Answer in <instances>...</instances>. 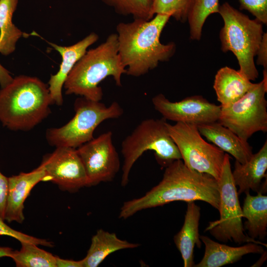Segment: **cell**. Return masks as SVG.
<instances>
[{
    "instance_id": "cell-1",
    "label": "cell",
    "mask_w": 267,
    "mask_h": 267,
    "mask_svg": "<svg viewBox=\"0 0 267 267\" xmlns=\"http://www.w3.org/2000/svg\"><path fill=\"white\" fill-rule=\"evenodd\" d=\"M178 201H202L219 210V181L208 174L190 169L181 159L175 160L165 167L157 185L143 196L123 203L119 218L126 219L143 210Z\"/></svg>"
},
{
    "instance_id": "cell-2",
    "label": "cell",
    "mask_w": 267,
    "mask_h": 267,
    "mask_svg": "<svg viewBox=\"0 0 267 267\" xmlns=\"http://www.w3.org/2000/svg\"><path fill=\"white\" fill-rule=\"evenodd\" d=\"M170 16L157 14L149 20L134 19L116 26L118 51L126 74L139 77L168 61L174 55V42L162 44L160 38Z\"/></svg>"
},
{
    "instance_id": "cell-3",
    "label": "cell",
    "mask_w": 267,
    "mask_h": 267,
    "mask_svg": "<svg viewBox=\"0 0 267 267\" xmlns=\"http://www.w3.org/2000/svg\"><path fill=\"white\" fill-rule=\"evenodd\" d=\"M48 87L39 78L20 75L0 89V122L12 131L33 129L50 114Z\"/></svg>"
},
{
    "instance_id": "cell-4",
    "label": "cell",
    "mask_w": 267,
    "mask_h": 267,
    "mask_svg": "<svg viewBox=\"0 0 267 267\" xmlns=\"http://www.w3.org/2000/svg\"><path fill=\"white\" fill-rule=\"evenodd\" d=\"M118 51L116 33L109 35L97 47L87 50L76 63L64 84L67 94H76L93 101H101L103 91L99 84L111 76L117 86L126 74Z\"/></svg>"
},
{
    "instance_id": "cell-5",
    "label": "cell",
    "mask_w": 267,
    "mask_h": 267,
    "mask_svg": "<svg viewBox=\"0 0 267 267\" xmlns=\"http://www.w3.org/2000/svg\"><path fill=\"white\" fill-rule=\"evenodd\" d=\"M219 13L224 23L220 33L222 50L231 51L237 59L239 72L249 80H256L259 72L254 57L264 34L263 24L250 19L227 2L220 5Z\"/></svg>"
},
{
    "instance_id": "cell-6",
    "label": "cell",
    "mask_w": 267,
    "mask_h": 267,
    "mask_svg": "<svg viewBox=\"0 0 267 267\" xmlns=\"http://www.w3.org/2000/svg\"><path fill=\"white\" fill-rule=\"evenodd\" d=\"M167 123L164 118L144 120L123 140L122 186L128 184L131 170L135 162L147 150L154 151L157 162L162 167L181 159L179 151L170 134Z\"/></svg>"
},
{
    "instance_id": "cell-7",
    "label": "cell",
    "mask_w": 267,
    "mask_h": 267,
    "mask_svg": "<svg viewBox=\"0 0 267 267\" xmlns=\"http://www.w3.org/2000/svg\"><path fill=\"white\" fill-rule=\"evenodd\" d=\"M74 110L75 115L65 125L46 130L45 138L50 146L77 148L94 138L93 133L101 123L117 119L124 113L117 102L106 106L82 96L75 100Z\"/></svg>"
},
{
    "instance_id": "cell-8",
    "label": "cell",
    "mask_w": 267,
    "mask_h": 267,
    "mask_svg": "<svg viewBox=\"0 0 267 267\" xmlns=\"http://www.w3.org/2000/svg\"><path fill=\"white\" fill-rule=\"evenodd\" d=\"M263 76L240 99L221 106L218 122L245 141L256 132L267 131V70H264Z\"/></svg>"
},
{
    "instance_id": "cell-9",
    "label": "cell",
    "mask_w": 267,
    "mask_h": 267,
    "mask_svg": "<svg viewBox=\"0 0 267 267\" xmlns=\"http://www.w3.org/2000/svg\"><path fill=\"white\" fill-rule=\"evenodd\" d=\"M219 183L220 219L209 222L205 231H209L217 240L222 242L230 241L238 244L253 242L267 246L260 241L249 237L244 233L242 208L232 176L230 157L227 153H225Z\"/></svg>"
},
{
    "instance_id": "cell-10",
    "label": "cell",
    "mask_w": 267,
    "mask_h": 267,
    "mask_svg": "<svg viewBox=\"0 0 267 267\" xmlns=\"http://www.w3.org/2000/svg\"><path fill=\"white\" fill-rule=\"evenodd\" d=\"M167 126L184 164L190 169L208 174L219 181L224 152L206 141L194 124L178 122L171 125L167 123Z\"/></svg>"
},
{
    "instance_id": "cell-11",
    "label": "cell",
    "mask_w": 267,
    "mask_h": 267,
    "mask_svg": "<svg viewBox=\"0 0 267 267\" xmlns=\"http://www.w3.org/2000/svg\"><path fill=\"white\" fill-rule=\"evenodd\" d=\"M76 149L86 172L88 186L112 181L119 171V157L113 143L111 131L93 138Z\"/></svg>"
},
{
    "instance_id": "cell-12",
    "label": "cell",
    "mask_w": 267,
    "mask_h": 267,
    "mask_svg": "<svg viewBox=\"0 0 267 267\" xmlns=\"http://www.w3.org/2000/svg\"><path fill=\"white\" fill-rule=\"evenodd\" d=\"M152 102L155 109L166 120L196 126L218 121L221 111V105L212 103L198 95L172 102L159 93L152 98Z\"/></svg>"
},
{
    "instance_id": "cell-13",
    "label": "cell",
    "mask_w": 267,
    "mask_h": 267,
    "mask_svg": "<svg viewBox=\"0 0 267 267\" xmlns=\"http://www.w3.org/2000/svg\"><path fill=\"white\" fill-rule=\"evenodd\" d=\"M55 148L44 156L40 165L45 172L46 181H51L60 189L70 192L88 186L86 172L76 148Z\"/></svg>"
},
{
    "instance_id": "cell-14",
    "label": "cell",
    "mask_w": 267,
    "mask_h": 267,
    "mask_svg": "<svg viewBox=\"0 0 267 267\" xmlns=\"http://www.w3.org/2000/svg\"><path fill=\"white\" fill-rule=\"evenodd\" d=\"M41 181H46V175L41 166L30 172L21 173L8 178L4 220L9 222H23L24 203L32 188Z\"/></svg>"
},
{
    "instance_id": "cell-15",
    "label": "cell",
    "mask_w": 267,
    "mask_h": 267,
    "mask_svg": "<svg viewBox=\"0 0 267 267\" xmlns=\"http://www.w3.org/2000/svg\"><path fill=\"white\" fill-rule=\"evenodd\" d=\"M98 39L97 34L91 33L82 40L69 46H60L48 43L62 57L58 71L51 75L48 81V89L53 104L58 106L62 105V89L67 76L76 63L85 54L88 47Z\"/></svg>"
},
{
    "instance_id": "cell-16",
    "label": "cell",
    "mask_w": 267,
    "mask_h": 267,
    "mask_svg": "<svg viewBox=\"0 0 267 267\" xmlns=\"http://www.w3.org/2000/svg\"><path fill=\"white\" fill-rule=\"evenodd\" d=\"M205 246V252L194 267H220L237 262L249 254H262L265 251L261 244L249 242L243 246H230L213 240L207 236H200Z\"/></svg>"
},
{
    "instance_id": "cell-17",
    "label": "cell",
    "mask_w": 267,
    "mask_h": 267,
    "mask_svg": "<svg viewBox=\"0 0 267 267\" xmlns=\"http://www.w3.org/2000/svg\"><path fill=\"white\" fill-rule=\"evenodd\" d=\"M200 134L220 149L231 154L241 164L247 162L253 153L247 141L239 137L218 121L197 126Z\"/></svg>"
},
{
    "instance_id": "cell-18",
    "label": "cell",
    "mask_w": 267,
    "mask_h": 267,
    "mask_svg": "<svg viewBox=\"0 0 267 267\" xmlns=\"http://www.w3.org/2000/svg\"><path fill=\"white\" fill-rule=\"evenodd\" d=\"M267 141L266 140L260 150L253 154L245 163L235 161L232 176L236 186L239 187L238 194L249 192L250 190L258 192L262 181L267 178Z\"/></svg>"
},
{
    "instance_id": "cell-19",
    "label": "cell",
    "mask_w": 267,
    "mask_h": 267,
    "mask_svg": "<svg viewBox=\"0 0 267 267\" xmlns=\"http://www.w3.org/2000/svg\"><path fill=\"white\" fill-rule=\"evenodd\" d=\"M183 224L174 236V241L180 252L184 267H192L195 246L200 248L201 241L199 233L200 208L194 202H187Z\"/></svg>"
},
{
    "instance_id": "cell-20",
    "label": "cell",
    "mask_w": 267,
    "mask_h": 267,
    "mask_svg": "<svg viewBox=\"0 0 267 267\" xmlns=\"http://www.w3.org/2000/svg\"><path fill=\"white\" fill-rule=\"evenodd\" d=\"M254 85L239 70L225 66L216 74L213 88L221 106H224L240 99Z\"/></svg>"
},
{
    "instance_id": "cell-21",
    "label": "cell",
    "mask_w": 267,
    "mask_h": 267,
    "mask_svg": "<svg viewBox=\"0 0 267 267\" xmlns=\"http://www.w3.org/2000/svg\"><path fill=\"white\" fill-rule=\"evenodd\" d=\"M256 196L245 193L242 208L243 218L247 221L243 227L248 236L254 239L264 240L267 234V196L260 192Z\"/></svg>"
},
{
    "instance_id": "cell-22",
    "label": "cell",
    "mask_w": 267,
    "mask_h": 267,
    "mask_svg": "<svg viewBox=\"0 0 267 267\" xmlns=\"http://www.w3.org/2000/svg\"><path fill=\"white\" fill-rule=\"evenodd\" d=\"M139 244L119 238L115 233L98 229L92 236L83 267H98L110 254L118 250L137 248Z\"/></svg>"
},
{
    "instance_id": "cell-23",
    "label": "cell",
    "mask_w": 267,
    "mask_h": 267,
    "mask_svg": "<svg viewBox=\"0 0 267 267\" xmlns=\"http://www.w3.org/2000/svg\"><path fill=\"white\" fill-rule=\"evenodd\" d=\"M18 0H0V53L8 55L15 49L16 44L23 36L12 22V16Z\"/></svg>"
},
{
    "instance_id": "cell-24",
    "label": "cell",
    "mask_w": 267,
    "mask_h": 267,
    "mask_svg": "<svg viewBox=\"0 0 267 267\" xmlns=\"http://www.w3.org/2000/svg\"><path fill=\"white\" fill-rule=\"evenodd\" d=\"M19 250H13L11 258L17 267H56V256L25 241L20 242Z\"/></svg>"
},
{
    "instance_id": "cell-25",
    "label": "cell",
    "mask_w": 267,
    "mask_h": 267,
    "mask_svg": "<svg viewBox=\"0 0 267 267\" xmlns=\"http://www.w3.org/2000/svg\"><path fill=\"white\" fill-rule=\"evenodd\" d=\"M219 0H195L187 18L191 39H201L206 20L211 14L219 13Z\"/></svg>"
},
{
    "instance_id": "cell-26",
    "label": "cell",
    "mask_w": 267,
    "mask_h": 267,
    "mask_svg": "<svg viewBox=\"0 0 267 267\" xmlns=\"http://www.w3.org/2000/svg\"><path fill=\"white\" fill-rule=\"evenodd\" d=\"M153 0H101L115 11L124 16L131 15L134 19L149 20L154 17Z\"/></svg>"
},
{
    "instance_id": "cell-27",
    "label": "cell",
    "mask_w": 267,
    "mask_h": 267,
    "mask_svg": "<svg viewBox=\"0 0 267 267\" xmlns=\"http://www.w3.org/2000/svg\"><path fill=\"white\" fill-rule=\"evenodd\" d=\"M195 0H153L152 13L166 14L176 20L184 22Z\"/></svg>"
},
{
    "instance_id": "cell-28",
    "label": "cell",
    "mask_w": 267,
    "mask_h": 267,
    "mask_svg": "<svg viewBox=\"0 0 267 267\" xmlns=\"http://www.w3.org/2000/svg\"><path fill=\"white\" fill-rule=\"evenodd\" d=\"M240 9L246 10L262 23H267V0H238Z\"/></svg>"
},
{
    "instance_id": "cell-29",
    "label": "cell",
    "mask_w": 267,
    "mask_h": 267,
    "mask_svg": "<svg viewBox=\"0 0 267 267\" xmlns=\"http://www.w3.org/2000/svg\"><path fill=\"white\" fill-rule=\"evenodd\" d=\"M3 221L0 217V235H6L12 237L18 240L20 242L25 241L32 243L37 245H43L47 247H52L53 246L52 242L45 239L36 238L13 229L7 225Z\"/></svg>"
},
{
    "instance_id": "cell-30",
    "label": "cell",
    "mask_w": 267,
    "mask_h": 267,
    "mask_svg": "<svg viewBox=\"0 0 267 267\" xmlns=\"http://www.w3.org/2000/svg\"><path fill=\"white\" fill-rule=\"evenodd\" d=\"M8 189V178L0 171V217L4 220L6 198Z\"/></svg>"
},
{
    "instance_id": "cell-31",
    "label": "cell",
    "mask_w": 267,
    "mask_h": 267,
    "mask_svg": "<svg viewBox=\"0 0 267 267\" xmlns=\"http://www.w3.org/2000/svg\"><path fill=\"white\" fill-rule=\"evenodd\" d=\"M257 63L258 65H262L264 69L267 70V34L264 33L262 39L257 51Z\"/></svg>"
},
{
    "instance_id": "cell-32",
    "label": "cell",
    "mask_w": 267,
    "mask_h": 267,
    "mask_svg": "<svg viewBox=\"0 0 267 267\" xmlns=\"http://www.w3.org/2000/svg\"><path fill=\"white\" fill-rule=\"evenodd\" d=\"M56 267H83V260L74 261L56 257Z\"/></svg>"
},
{
    "instance_id": "cell-33",
    "label": "cell",
    "mask_w": 267,
    "mask_h": 267,
    "mask_svg": "<svg viewBox=\"0 0 267 267\" xmlns=\"http://www.w3.org/2000/svg\"><path fill=\"white\" fill-rule=\"evenodd\" d=\"M13 79L9 72L0 63V85L1 88L9 84Z\"/></svg>"
},
{
    "instance_id": "cell-34",
    "label": "cell",
    "mask_w": 267,
    "mask_h": 267,
    "mask_svg": "<svg viewBox=\"0 0 267 267\" xmlns=\"http://www.w3.org/2000/svg\"><path fill=\"white\" fill-rule=\"evenodd\" d=\"M13 250L8 247L0 246V258L2 257H10Z\"/></svg>"
},
{
    "instance_id": "cell-35",
    "label": "cell",
    "mask_w": 267,
    "mask_h": 267,
    "mask_svg": "<svg viewBox=\"0 0 267 267\" xmlns=\"http://www.w3.org/2000/svg\"><path fill=\"white\" fill-rule=\"evenodd\" d=\"M266 259H267V252L264 251L262 254L261 258L256 263H255L252 267H260L262 266V265L266 261Z\"/></svg>"
}]
</instances>
